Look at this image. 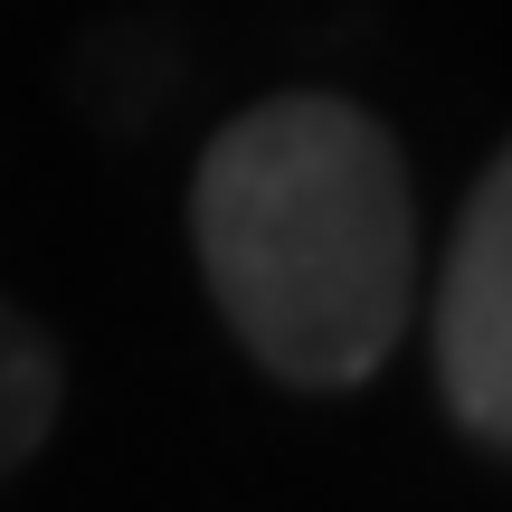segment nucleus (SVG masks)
I'll return each instance as SVG.
<instances>
[{"label": "nucleus", "instance_id": "f257e3e1", "mask_svg": "<svg viewBox=\"0 0 512 512\" xmlns=\"http://www.w3.org/2000/svg\"><path fill=\"white\" fill-rule=\"evenodd\" d=\"M190 238L247 361L294 389H361L418 285L408 162L342 95H275L209 143Z\"/></svg>", "mask_w": 512, "mask_h": 512}, {"label": "nucleus", "instance_id": "f03ea898", "mask_svg": "<svg viewBox=\"0 0 512 512\" xmlns=\"http://www.w3.org/2000/svg\"><path fill=\"white\" fill-rule=\"evenodd\" d=\"M437 380L475 446L512 437V171L475 181L437 285Z\"/></svg>", "mask_w": 512, "mask_h": 512}, {"label": "nucleus", "instance_id": "7ed1b4c3", "mask_svg": "<svg viewBox=\"0 0 512 512\" xmlns=\"http://www.w3.org/2000/svg\"><path fill=\"white\" fill-rule=\"evenodd\" d=\"M48 427H57V351L38 323L0 304V475H19L48 446Z\"/></svg>", "mask_w": 512, "mask_h": 512}]
</instances>
